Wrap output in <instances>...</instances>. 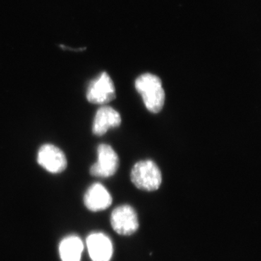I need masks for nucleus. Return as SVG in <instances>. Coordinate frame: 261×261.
<instances>
[{"instance_id": "nucleus-6", "label": "nucleus", "mask_w": 261, "mask_h": 261, "mask_svg": "<svg viewBox=\"0 0 261 261\" xmlns=\"http://www.w3.org/2000/svg\"><path fill=\"white\" fill-rule=\"evenodd\" d=\"M37 162L51 173L63 172L67 167L65 154L59 147L51 144L42 145L38 151Z\"/></svg>"}, {"instance_id": "nucleus-1", "label": "nucleus", "mask_w": 261, "mask_h": 261, "mask_svg": "<svg viewBox=\"0 0 261 261\" xmlns=\"http://www.w3.org/2000/svg\"><path fill=\"white\" fill-rule=\"evenodd\" d=\"M135 88L149 112H161L164 106L166 94L159 76L151 73L141 75L135 81Z\"/></svg>"}, {"instance_id": "nucleus-2", "label": "nucleus", "mask_w": 261, "mask_h": 261, "mask_svg": "<svg viewBox=\"0 0 261 261\" xmlns=\"http://www.w3.org/2000/svg\"><path fill=\"white\" fill-rule=\"evenodd\" d=\"M130 180L136 187L144 191L159 190L162 183V175L159 166L150 160L136 163L130 171Z\"/></svg>"}, {"instance_id": "nucleus-3", "label": "nucleus", "mask_w": 261, "mask_h": 261, "mask_svg": "<svg viewBox=\"0 0 261 261\" xmlns=\"http://www.w3.org/2000/svg\"><path fill=\"white\" fill-rule=\"evenodd\" d=\"M116 98V89L110 75L106 72L100 73L89 84L87 99L92 104L105 105Z\"/></svg>"}, {"instance_id": "nucleus-5", "label": "nucleus", "mask_w": 261, "mask_h": 261, "mask_svg": "<svg viewBox=\"0 0 261 261\" xmlns=\"http://www.w3.org/2000/svg\"><path fill=\"white\" fill-rule=\"evenodd\" d=\"M111 223L114 231L122 236H130L139 228L137 213L128 205L118 206L113 210Z\"/></svg>"}, {"instance_id": "nucleus-4", "label": "nucleus", "mask_w": 261, "mask_h": 261, "mask_svg": "<svg viewBox=\"0 0 261 261\" xmlns=\"http://www.w3.org/2000/svg\"><path fill=\"white\" fill-rule=\"evenodd\" d=\"M119 159L111 145L102 144L97 148V161L90 168V173L96 177L108 178L116 173Z\"/></svg>"}, {"instance_id": "nucleus-10", "label": "nucleus", "mask_w": 261, "mask_h": 261, "mask_svg": "<svg viewBox=\"0 0 261 261\" xmlns=\"http://www.w3.org/2000/svg\"><path fill=\"white\" fill-rule=\"evenodd\" d=\"M83 250V243L79 237L68 236L60 243V257L62 261H80Z\"/></svg>"}, {"instance_id": "nucleus-9", "label": "nucleus", "mask_w": 261, "mask_h": 261, "mask_svg": "<svg viewBox=\"0 0 261 261\" xmlns=\"http://www.w3.org/2000/svg\"><path fill=\"white\" fill-rule=\"evenodd\" d=\"M121 123V115L118 111L109 106H103L96 113L92 132L95 135L102 136L111 128L119 126Z\"/></svg>"}, {"instance_id": "nucleus-8", "label": "nucleus", "mask_w": 261, "mask_h": 261, "mask_svg": "<svg viewBox=\"0 0 261 261\" xmlns=\"http://www.w3.org/2000/svg\"><path fill=\"white\" fill-rule=\"evenodd\" d=\"M112 201L110 192L99 183L91 185L84 196V205L93 212L106 210L111 205Z\"/></svg>"}, {"instance_id": "nucleus-7", "label": "nucleus", "mask_w": 261, "mask_h": 261, "mask_svg": "<svg viewBox=\"0 0 261 261\" xmlns=\"http://www.w3.org/2000/svg\"><path fill=\"white\" fill-rule=\"evenodd\" d=\"M87 247L92 261H110L113 256L112 242L107 235L93 233L87 239Z\"/></svg>"}]
</instances>
